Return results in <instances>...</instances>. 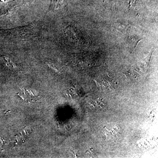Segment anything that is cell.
Instances as JSON below:
<instances>
[{
	"label": "cell",
	"mask_w": 158,
	"mask_h": 158,
	"mask_svg": "<svg viewBox=\"0 0 158 158\" xmlns=\"http://www.w3.org/2000/svg\"><path fill=\"white\" fill-rule=\"evenodd\" d=\"M1 1H2V2H6V1H8V0H1Z\"/></svg>",
	"instance_id": "1"
}]
</instances>
